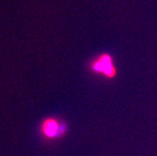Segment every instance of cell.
<instances>
[{"mask_svg": "<svg viewBox=\"0 0 157 156\" xmlns=\"http://www.w3.org/2000/svg\"><path fill=\"white\" fill-rule=\"evenodd\" d=\"M89 68L92 73L107 80L117 77L118 71L113 57L109 53H101L90 61Z\"/></svg>", "mask_w": 157, "mask_h": 156, "instance_id": "obj_1", "label": "cell"}, {"mask_svg": "<svg viewBox=\"0 0 157 156\" xmlns=\"http://www.w3.org/2000/svg\"><path fill=\"white\" fill-rule=\"evenodd\" d=\"M41 136L46 141H55L66 136L68 131L67 124L57 117H46L40 124Z\"/></svg>", "mask_w": 157, "mask_h": 156, "instance_id": "obj_2", "label": "cell"}]
</instances>
